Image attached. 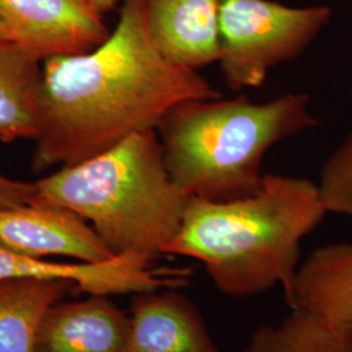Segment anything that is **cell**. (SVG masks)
Segmentation results:
<instances>
[{"label":"cell","mask_w":352,"mask_h":352,"mask_svg":"<svg viewBox=\"0 0 352 352\" xmlns=\"http://www.w3.org/2000/svg\"><path fill=\"white\" fill-rule=\"evenodd\" d=\"M244 352H352V324L292 309L277 324L256 329Z\"/></svg>","instance_id":"9a60e30c"},{"label":"cell","mask_w":352,"mask_h":352,"mask_svg":"<svg viewBox=\"0 0 352 352\" xmlns=\"http://www.w3.org/2000/svg\"><path fill=\"white\" fill-rule=\"evenodd\" d=\"M75 282L14 278L0 280V352H36L39 325Z\"/></svg>","instance_id":"5bb4252c"},{"label":"cell","mask_w":352,"mask_h":352,"mask_svg":"<svg viewBox=\"0 0 352 352\" xmlns=\"http://www.w3.org/2000/svg\"><path fill=\"white\" fill-rule=\"evenodd\" d=\"M0 244L26 256H64L104 264L118 256L80 215L55 205L26 204L0 209Z\"/></svg>","instance_id":"52a82bcc"},{"label":"cell","mask_w":352,"mask_h":352,"mask_svg":"<svg viewBox=\"0 0 352 352\" xmlns=\"http://www.w3.org/2000/svg\"><path fill=\"white\" fill-rule=\"evenodd\" d=\"M14 278L68 279L81 292L104 296L167 289L175 283V279L166 277V272L153 270L128 257H116L104 264L55 263L0 244V280Z\"/></svg>","instance_id":"30bf717a"},{"label":"cell","mask_w":352,"mask_h":352,"mask_svg":"<svg viewBox=\"0 0 352 352\" xmlns=\"http://www.w3.org/2000/svg\"><path fill=\"white\" fill-rule=\"evenodd\" d=\"M285 295L292 309L352 324V243L327 244L309 253Z\"/></svg>","instance_id":"7c38bea8"},{"label":"cell","mask_w":352,"mask_h":352,"mask_svg":"<svg viewBox=\"0 0 352 352\" xmlns=\"http://www.w3.org/2000/svg\"><path fill=\"white\" fill-rule=\"evenodd\" d=\"M327 6L274 0H221L218 63L227 87L258 88L270 69L296 59L329 25Z\"/></svg>","instance_id":"5b68a950"},{"label":"cell","mask_w":352,"mask_h":352,"mask_svg":"<svg viewBox=\"0 0 352 352\" xmlns=\"http://www.w3.org/2000/svg\"><path fill=\"white\" fill-rule=\"evenodd\" d=\"M131 317L104 295L54 304L38 329L36 352H129Z\"/></svg>","instance_id":"9c48e42d"},{"label":"cell","mask_w":352,"mask_h":352,"mask_svg":"<svg viewBox=\"0 0 352 352\" xmlns=\"http://www.w3.org/2000/svg\"><path fill=\"white\" fill-rule=\"evenodd\" d=\"M89 1L91 3V6H93L98 12L101 13V14H104V13L113 11V8H115L122 0H89Z\"/></svg>","instance_id":"ac0fdd59"},{"label":"cell","mask_w":352,"mask_h":352,"mask_svg":"<svg viewBox=\"0 0 352 352\" xmlns=\"http://www.w3.org/2000/svg\"><path fill=\"white\" fill-rule=\"evenodd\" d=\"M318 184L307 177L265 174L253 195L210 201L189 197L164 254L199 260L215 287L250 298L291 289L300 266V244L327 215Z\"/></svg>","instance_id":"7a4b0ae2"},{"label":"cell","mask_w":352,"mask_h":352,"mask_svg":"<svg viewBox=\"0 0 352 352\" xmlns=\"http://www.w3.org/2000/svg\"><path fill=\"white\" fill-rule=\"evenodd\" d=\"M42 62L14 42H0V142L36 140Z\"/></svg>","instance_id":"4fadbf2b"},{"label":"cell","mask_w":352,"mask_h":352,"mask_svg":"<svg viewBox=\"0 0 352 352\" xmlns=\"http://www.w3.org/2000/svg\"><path fill=\"white\" fill-rule=\"evenodd\" d=\"M318 187L327 213L352 221V131L322 166Z\"/></svg>","instance_id":"2e32d148"},{"label":"cell","mask_w":352,"mask_h":352,"mask_svg":"<svg viewBox=\"0 0 352 352\" xmlns=\"http://www.w3.org/2000/svg\"><path fill=\"white\" fill-rule=\"evenodd\" d=\"M129 352H222L195 302L180 291L135 294Z\"/></svg>","instance_id":"ba28073f"},{"label":"cell","mask_w":352,"mask_h":352,"mask_svg":"<svg viewBox=\"0 0 352 352\" xmlns=\"http://www.w3.org/2000/svg\"><path fill=\"white\" fill-rule=\"evenodd\" d=\"M14 34L10 25L0 17V42H14Z\"/></svg>","instance_id":"d6986e66"},{"label":"cell","mask_w":352,"mask_h":352,"mask_svg":"<svg viewBox=\"0 0 352 352\" xmlns=\"http://www.w3.org/2000/svg\"><path fill=\"white\" fill-rule=\"evenodd\" d=\"M151 39L177 67L200 71L221 56V0H145Z\"/></svg>","instance_id":"8fae6325"},{"label":"cell","mask_w":352,"mask_h":352,"mask_svg":"<svg viewBox=\"0 0 352 352\" xmlns=\"http://www.w3.org/2000/svg\"><path fill=\"white\" fill-rule=\"evenodd\" d=\"M32 204L80 215L118 257L151 266L180 227L188 196L164 164L157 129L141 131L81 164L36 182Z\"/></svg>","instance_id":"3957f363"},{"label":"cell","mask_w":352,"mask_h":352,"mask_svg":"<svg viewBox=\"0 0 352 352\" xmlns=\"http://www.w3.org/2000/svg\"><path fill=\"white\" fill-rule=\"evenodd\" d=\"M315 126L311 97L287 93L263 103L245 96L182 102L157 133L177 188L188 197L230 201L263 186V160L272 146Z\"/></svg>","instance_id":"277c9868"},{"label":"cell","mask_w":352,"mask_h":352,"mask_svg":"<svg viewBox=\"0 0 352 352\" xmlns=\"http://www.w3.org/2000/svg\"><path fill=\"white\" fill-rule=\"evenodd\" d=\"M222 93L199 71L168 62L151 39L145 0H122L109 38L84 54L42 62L33 170L81 164L157 129L174 106Z\"/></svg>","instance_id":"6da1fadb"},{"label":"cell","mask_w":352,"mask_h":352,"mask_svg":"<svg viewBox=\"0 0 352 352\" xmlns=\"http://www.w3.org/2000/svg\"><path fill=\"white\" fill-rule=\"evenodd\" d=\"M0 17L39 62L88 52L111 34L89 0H0Z\"/></svg>","instance_id":"8992f818"},{"label":"cell","mask_w":352,"mask_h":352,"mask_svg":"<svg viewBox=\"0 0 352 352\" xmlns=\"http://www.w3.org/2000/svg\"><path fill=\"white\" fill-rule=\"evenodd\" d=\"M37 193L36 183L14 180L0 174V209L32 204Z\"/></svg>","instance_id":"e0dca14e"}]
</instances>
